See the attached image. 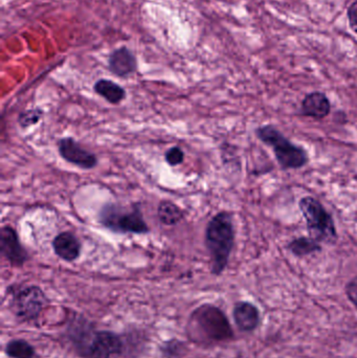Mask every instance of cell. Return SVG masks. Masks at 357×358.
Returning <instances> with one entry per match:
<instances>
[{
  "instance_id": "obj_1",
  "label": "cell",
  "mask_w": 357,
  "mask_h": 358,
  "mask_svg": "<svg viewBox=\"0 0 357 358\" xmlns=\"http://www.w3.org/2000/svg\"><path fill=\"white\" fill-rule=\"evenodd\" d=\"M205 248L211 260L213 275L224 273L235 245L234 215L228 210L217 213L205 227Z\"/></svg>"
},
{
  "instance_id": "obj_2",
  "label": "cell",
  "mask_w": 357,
  "mask_h": 358,
  "mask_svg": "<svg viewBox=\"0 0 357 358\" xmlns=\"http://www.w3.org/2000/svg\"><path fill=\"white\" fill-rule=\"evenodd\" d=\"M189 334L195 342L211 344L230 340L233 330L224 313L207 304L198 307L191 315Z\"/></svg>"
},
{
  "instance_id": "obj_3",
  "label": "cell",
  "mask_w": 357,
  "mask_h": 358,
  "mask_svg": "<svg viewBox=\"0 0 357 358\" xmlns=\"http://www.w3.org/2000/svg\"><path fill=\"white\" fill-rule=\"evenodd\" d=\"M257 138L274 151L275 157L283 170H299L309 163V155L303 147L293 144L275 126H260Z\"/></svg>"
},
{
  "instance_id": "obj_4",
  "label": "cell",
  "mask_w": 357,
  "mask_h": 358,
  "mask_svg": "<svg viewBox=\"0 0 357 358\" xmlns=\"http://www.w3.org/2000/svg\"><path fill=\"white\" fill-rule=\"evenodd\" d=\"M99 222L109 231L117 234L145 235L150 233L138 204L130 206L107 203L99 213Z\"/></svg>"
},
{
  "instance_id": "obj_5",
  "label": "cell",
  "mask_w": 357,
  "mask_h": 358,
  "mask_svg": "<svg viewBox=\"0 0 357 358\" xmlns=\"http://www.w3.org/2000/svg\"><path fill=\"white\" fill-rule=\"evenodd\" d=\"M299 208L306 221L309 237L320 243L335 244L339 240L333 215L312 196H305L299 201Z\"/></svg>"
},
{
  "instance_id": "obj_6",
  "label": "cell",
  "mask_w": 357,
  "mask_h": 358,
  "mask_svg": "<svg viewBox=\"0 0 357 358\" xmlns=\"http://www.w3.org/2000/svg\"><path fill=\"white\" fill-rule=\"evenodd\" d=\"M80 349L88 358H115L123 350V343L117 334L109 331H96L84 336L80 340Z\"/></svg>"
},
{
  "instance_id": "obj_7",
  "label": "cell",
  "mask_w": 357,
  "mask_h": 358,
  "mask_svg": "<svg viewBox=\"0 0 357 358\" xmlns=\"http://www.w3.org/2000/svg\"><path fill=\"white\" fill-rule=\"evenodd\" d=\"M46 304L48 298L38 286H27L18 290L12 301L15 313L23 321L37 319Z\"/></svg>"
},
{
  "instance_id": "obj_8",
  "label": "cell",
  "mask_w": 357,
  "mask_h": 358,
  "mask_svg": "<svg viewBox=\"0 0 357 358\" xmlns=\"http://www.w3.org/2000/svg\"><path fill=\"white\" fill-rule=\"evenodd\" d=\"M57 146L60 157L67 163L77 166L80 169L92 170L98 166L99 159L96 155L83 148L73 138H61L58 141Z\"/></svg>"
},
{
  "instance_id": "obj_9",
  "label": "cell",
  "mask_w": 357,
  "mask_h": 358,
  "mask_svg": "<svg viewBox=\"0 0 357 358\" xmlns=\"http://www.w3.org/2000/svg\"><path fill=\"white\" fill-rule=\"evenodd\" d=\"M0 252L12 266L21 267L29 259V252L23 248L18 233L10 225H4L0 231Z\"/></svg>"
},
{
  "instance_id": "obj_10",
  "label": "cell",
  "mask_w": 357,
  "mask_h": 358,
  "mask_svg": "<svg viewBox=\"0 0 357 358\" xmlns=\"http://www.w3.org/2000/svg\"><path fill=\"white\" fill-rule=\"evenodd\" d=\"M108 69L117 77H129L138 71V60L136 55L127 46L117 48L109 55Z\"/></svg>"
},
{
  "instance_id": "obj_11",
  "label": "cell",
  "mask_w": 357,
  "mask_h": 358,
  "mask_svg": "<svg viewBox=\"0 0 357 358\" xmlns=\"http://www.w3.org/2000/svg\"><path fill=\"white\" fill-rule=\"evenodd\" d=\"M52 250L61 260L73 262L81 256L82 243L71 231H62L52 240Z\"/></svg>"
},
{
  "instance_id": "obj_12",
  "label": "cell",
  "mask_w": 357,
  "mask_h": 358,
  "mask_svg": "<svg viewBox=\"0 0 357 358\" xmlns=\"http://www.w3.org/2000/svg\"><path fill=\"white\" fill-rule=\"evenodd\" d=\"M301 113L304 117H312V119H326L331 113L330 100L324 92H310L306 94L302 101Z\"/></svg>"
},
{
  "instance_id": "obj_13",
  "label": "cell",
  "mask_w": 357,
  "mask_h": 358,
  "mask_svg": "<svg viewBox=\"0 0 357 358\" xmlns=\"http://www.w3.org/2000/svg\"><path fill=\"white\" fill-rule=\"evenodd\" d=\"M234 320L239 329L247 332L253 331L259 325V311L251 303L239 302L234 308Z\"/></svg>"
},
{
  "instance_id": "obj_14",
  "label": "cell",
  "mask_w": 357,
  "mask_h": 358,
  "mask_svg": "<svg viewBox=\"0 0 357 358\" xmlns=\"http://www.w3.org/2000/svg\"><path fill=\"white\" fill-rule=\"evenodd\" d=\"M94 92L112 105H119L126 98V90L111 80L100 79L94 83Z\"/></svg>"
},
{
  "instance_id": "obj_15",
  "label": "cell",
  "mask_w": 357,
  "mask_h": 358,
  "mask_svg": "<svg viewBox=\"0 0 357 358\" xmlns=\"http://www.w3.org/2000/svg\"><path fill=\"white\" fill-rule=\"evenodd\" d=\"M287 250L293 255V256L303 258V257L310 256V255L320 252L323 250L320 242L312 239V237L301 236L299 238H295L287 244Z\"/></svg>"
},
{
  "instance_id": "obj_16",
  "label": "cell",
  "mask_w": 357,
  "mask_h": 358,
  "mask_svg": "<svg viewBox=\"0 0 357 358\" xmlns=\"http://www.w3.org/2000/svg\"><path fill=\"white\" fill-rule=\"evenodd\" d=\"M159 221L167 227H174L184 219V212L174 202L163 200L157 206Z\"/></svg>"
},
{
  "instance_id": "obj_17",
  "label": "cell",
  "mask_w": 357,
  "mask_h": 358,
  "mask_svg": "<svg viewBox=\"0 0 357 358\" xmlns=\"http://www.w3.org/2000/svg\"><path fill=\"white\" fill-rule=\"evenodd\" d=\"M6 353L10 358H33L35 350L25 341L14 340L6 345Z\"/></svg>"
},
{
  "instance_id": "obj_18",
  "label": "cell",
  "mask_w": 357,
  "mask_h": 358,
  "mask_svg": "<svg viewBox=\"0 0 357 358\" xmlns=\"http://www.w3.org/2000/svg\"><path fill=\"white\" fill-rule=\"evenodd\" d=\"M43 115L44 113L42 109H27V110L23 111V113H21L20 115H19V126H20L21 128H23V129H27V128L31 127V126L37 125V124L41 121Z\"/></svg>"
},
{
  "instance_id": "obj_19",
  "label": "cell",
  "mask_w": 357,
  "mask_h": 358,
  "mask_svg": "<svg viewBox=\"0 0 357 358\" xmlns=\"http://www.w3.org/2000/svg\"><path fill=\"white\" fill-rule=\"evenodd\" d=\"M165 159L168 165L171 167L182 165L184 161V152L180 147H172L166 152Z\"/></svg>"
},
{
  "instance_id": "obj_20",
  "label": "cell",
  "mask_w": 357,
  "mask_h": 358,
  "mask_svg": "<svg viewBox=\"0 0 357 358\" xmlns=\"http://www.w3.org/2000/svg\"><path fill=\"white\" fill-rule=\"evenodd\" d=\"M346 292L349 300L357 307V277H354L348 282L346 285Z\"/></svg>"
},
{
  "instance_id": "obj_21",
  "label": "cell",
  "mask_w": 357,
  "mask_h": 358,
  "mask_svg": "<svg viewBox=\"0 0 357 358\" xmlns=\"http://www.w3.org/2000/svg\"><path fill=\"white\" fill-rule=\"evenodd\" d=\"M348 19L352 31L357 34V1L354 2L348 8Z\"/></svg>"
}]
</instances>
